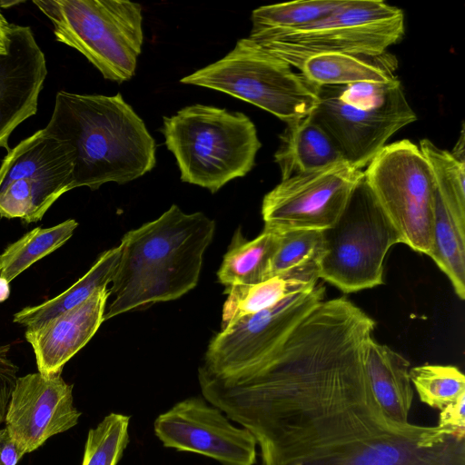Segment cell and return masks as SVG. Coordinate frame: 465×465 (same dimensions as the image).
Segmentation results:
<instances>
[{
	"label": "cell",
	"instance_id": "cell-15",
	"mask_svg": "<svg viewBox=\"0 0 465 465\" xmlns=\"http://www.w3.org/2000/svg\"><path fill=\"white\" fill-rule=\"evenodd\" d=\"M81 412L74 406L73 386L61 375L40 372L17 377L5 413V430L24 456L47 439L78 423Z\"/></svg>",
	"mask_w": 465,
	"mask_h": 465
},
{
	"label": "cell",
	"instance_id": "cell-23",
	"mask_svg": "<svg viewBox=\"0 0 465 465\" xmlns=\"http://www.w3.org/2000/svg\"><path fill=\"white\" fill-rule=\"evenodd\" d=\"M279 242V233L267 230L248 241L238 228L217 272L219 282L227 289L265 281Z\"/></svg>",
	"mask_w": 465,
	"mask_h": 465
},
{
	"label": "cell",
	"instance_id": "cell-20",
	"mask_svg": "<svg viewBox=\"0 0 465 465\" xmlns=\"http://www.w3.org/2000/svg\"><path fill=\"white\" fill-rule=\"evenodd\" d=\"M282 180L345 162L328 134L312 114L287 124L274 153Z\"/></svg>",
	"mask_w": 465,
	"mask_h": 465
},
{
	"label": "cell",
	"instance_id": "cell-4",
	"mask_svg": "<svg viewBox=\"0 0 465 465\" xmlns=\"http://www.w3.org/2000/svg\"><path fill=\"white\" fill-rule=\"evenodd\" d=\"M163 134L181 180L213 193L245 176L262 146L255 125L244 114L203 104L163 117Z\"/></svg>",
	"mask_w": 465,
	"mask_h": 465
},
{
	"label": "cell",
	"instance_id": "cell-24",
	"mask_svg": "<svg viewBox=\"0 0 465 465\" xmlns=\"http://www.w3.org/2000/svg\"><path fill=\"white\" fill-rule=\"evenodd\" d=\"M344 1L304 0L260 6L252 11L249 38L258 42L300 29L328 16Z\"/></svg>",
	"mask_w": 465,
	"mask_h": 465
},
{
	"label": "cell",
	"instance_id": "cell-12",
	"mask_svg": "<svg viewBox=\"0 0 465 465\" xmlns=\"http://www.w3.org/2000/svg\"><path fill=\"white\" fill-rule=\"evenodd\" d=\"M333 141L344 161L362 169L397 131L417 116L405 96L401 83L381 104L356 107L341 101L336 85L318 87V104L311 114Z\"/></svg>",
	"mask_w": 465,
	"mask_h": 465
},
{
	"label": "cell",
	"instance_id": "cell-8",
	"mask_svg": "<svg viewBox=\"0 0 465 465\" xmlns=\"http://www.w3.org/2000/svg\"><path fill=\"white\" fill-rule=\"evenodd\" d=\"M322 234L320 279L343 293L383 284L386 254L393 245L401 243L364 176L340 218Z\"/></svg>",
	"mask_w": 465,
	"mask_h": 465
},
{
	"label": "cell",
	"instance_id": "cell-29",
	"mask_svg": "<svg viewBox=\"0 0 465 465\" xmlns=\"http://www.w3.org/2000/svg\"><path fill=\"white\" fill-rule=\"evenodd\" d=\"M130 416L112 412L88 431L82 465H117L129 442Z\"/></svg>",
	"mask_w": 465,
	"mask_h": 465
},
{
	"label": "cell",
	"instance_id": "cell-36",
	"mask_svg": "<svg viewBox=\"0 0 465 465\" xmlns=\"http://www.w3.org/2000/svg\"><path fill=\"white\" fill-rule=\"evenodd\" d=\"M5 434H6L5 429L0 430V465H7L5 460L3 458V455H2V443H3V440L5 436Z\"/></svg>",
	"mask_w": 465,
	"mask_h": 465
},
{
	"label": "cell",
	"instance_id": "cell-9",
	"mask_svg": "<svg viewBox=\"0 0 465 465\" xmlns=\"http://www.w3.org/2000/svg\"><path fill=\"white\" fill-rule=\"evenodd\" d=\"M364 180L401 243L430 255L435 187L419 146L410 140L385 145L363 171Z\"/></svg>",
	"mask_w": 465,
	"mask_h": 465
},
{
	"label": "cell",
	"instance_id": "cell-14",
	"mask_svg": "<svg viewBox=\"0 0 465 465\" xmlns=\"http://www.w3.org/2000/svg\"><path fill=\"white\" fill-rule=\"evenodd\" d=\"M204 398L190 397L160 414L153 423L164 447L198 453L222 465H254L257 442Z\"/></svg>",
	"mask_w": 465,
	"mask_h": 465
},
{
	"label": "cell",
	"instance_id": "cell-28",
	"mask_svg": "<svg viewBox=\"0 0 465 465\" xmlns=\"http://www.w3.org/2000/svg\"><path fill=\"white\" fill-rule=\"evenodd\" d=\"M410 379L423 403L440 411L465 393V376L452 365L423 364L410 369Z\"/></svg>",
	"mask_w": 465,
	"mask_h": 465
},
{
	"label": "cell",
	"instance_id": "cell-27",
	"mask_svg": "<svg viewBox=\"0 0 465 465\" xmlns=\"http://www.w3.org/2000/svg\"><path fill=\"white\" fill-rule=\"evenodd\" d=\"M419 148L430 167L436 193L453 218L465 225V162L429 139L420 140Z\"/></svg>",
	"mask_w": 465,
	"mask_h": 465
},
{
	"label": "cell",
	"instance_id": "cell-35",
	"mask_svg": "<svg viewBox=\"0 0 465 465\" xmlns=\"http://www.w3.org/2000/svg\"><path fill=\"white\" fill-rule=\"evenodd\" d=\"M10 294L9 282L0 276V302L7 300Z\"/></svg>",
	"mask_w": 465,
	"mask_h": 465
},
{
	"label": "cell",
	"instance_id": "cell-3",
	"mask_svg": "<svg viewBox=\"0 0 465 465\" xmlns=\"http://www.w3.org/2000/svg\"><path fill=\"white\" fill-rule=\"evenodd\" d=\"M74 151V188L96 190L123 184L150 172L156 163L155 142L143 121L121 95L59 91L45 127Z\"/></svg>",
	"mask_w": 465,
	"mask_h": 465
},
{
	"label": "cell",
	"instance_id": "cell-33",
	"mask_svg": "<svg viewBox=\"0 0 465 465\" xmlns=\"http://www.w3.org/2000/svg\"><path fill=\"white\" fill-rule=\"evenodd\" d=\"M9 27L8 23L0 11V54L6 52L9 41Z\"/></svg>",
	"mask_w": 465,
	"mask_h": 465
},
{
	"label": "cell",
	"instance_id": "cell-19",
	"mask_svg": "<svg viewBox=\"0 0 465 465\" xmlns=\"http://www.w3.org/2000/svg\"><path fill=\"white\" fill-rule=\"evenodd\" d=\"M363 361L371 390L383 413L395 422H409L413 400L409 361L372 337L366 343Z\"/></svg>",
	"mask_w": 465,
	"mask_h": 465
},
{
	"label": "cell",
	"instance_id": "cell-10",
	"mask_svg": "<svg viewBox=\"0 0 465 465\" xmlns=\"http://www.w3.org/2000/svg\"><path fill=\"white\" fill-rule=\"evenodd\" d=\"M74 151L65 140L36 131L7 152L0 165V216L40 221L74 189Z\"/></svg>",
	"mask_w": 465,
	"mask_h": 465
},
{
	"label": "cell",
	"instance_id": "cell-5",
	"mask_svg": "<svg viewBox=\"0 0 465 465\" xmlns=\"http://www.w3.org/2000/svg\"><path fill=\"white\" fill-rule=\"evenodd\" d=\"M56 41L80 52L103 76L122 83L134 74L143 41L142 6L124 0H34Z\"/></svg>",
	"mask_w": 465,
	"mask_h": 465
},
{
	"label": "cell",
	"instance_id": "cell-30",
	"mask_svg": "<svg viewBox=\"0 0 465 465\" xmlns=\"http://www.w3.org/2000/svg\"><path fill=\"white\" fill-rule=\"evenodd\" d=\"M279 235V246L271 261L267 279L309 260L322 258V231L300 229Z\"/></svg>",
	"mask_w": 465,
	"mask_h": 465
},
{
	"label": "cell",
	"instance_id": "cell-17",
	"mask_svg": "<svg viewBox=\"0 0 465 465\" xmlns=\"http://www.w3.org/2000/svg\"><path fill=\"white\" fill-rule=\"evenodd\" d=\"M108 288L96 291L83 303L52 318L36 329H26L38 372L61 375L64 364L95 334L104 321Z\"/></svg>",
	"mask_w": 465,
	"mask_h": 465
},
{
	"label": "cell",
	"instance_id": "cell-25",
	"mask_svg": "<svg viewBox=\"0 0 465 465\" xmlns=\"http://www.w3.org/2000/svg\"><path fill=\"white\" fill-rule=\"evenodd\" d=\"M430 257L465 298V225L459 223L435 192L433 243Z\"/></svg>",
	"mask_w": 465,
	"mask_h": 465
},
{
	"label": "cell",
	"instance_id": "cell-21",
	"mask_svg": "<svg viewBox=\"0 0 465 465\" xmlns=\"http://www.w3.org/2000/svg\"><path fill=\"white\" fill-rule=\"evenodd\" d=\"M396 57L386 52L378 56L324 54L303 62L301 74L317 86L358 83L387 84L398 79Z\"/></svg>",
	"mask_w": 465,
	"mask_h": 465
},
{
	"label": "cell",
	"instance_id": "cell-13",
	"mask_svg": "<svg viewBox=\"0 0 465 465\" xmlns=\"http://www.w3.org/2000/svg\"><path fill=\"white\" fill-rule=\"evenodd\" d=\"M324 295L325 287L317 283L221 328L210 341L198 371L225 373L262 359L280 346Z\"/></svg>",
	"mask_w": 465,
	"mask_h": 465
},
{
	"label": "cell",
	"instance_id": "cell-6",
	"mask_svg": "<svg viewBox=\"0 0 465 465\" xmlns=\"http://www.w3.org/2000/svg\"><path fill=\"white\" fill-rule=\"evenodd\" d=\"M180 82L228 94L286 124L309 115L318 104L319 86L249 37L238 40L224 57Z\"/></svg>",
	"mask_w": 465,
	"mask_h": 465
},
{
	"label": "cell",
	"instance_id": "cell-11",
	"mask_svg": "<svg viewBox=\"0 0 465 465\" xmlns=\"http://www.w3.org/2000/svg\"><path fill=\"white\" fill-rule=\"evenodd\" d=\"M363 176L362 170L341 162L282 180L262 200L263 230L282 233L330 228Z\"/></svg>",
	"mask_w": 465,
	"mask_h": 465
},
{
	"label": "cell",
	"instance_id": "cell-34",
	"mask_svg": "<svg viewBox=\"0 0 465 465\" xmlns=\"http://www.w3.org/2000/svg\"><path fill=\"white\" fill-rule=\"evenodd\" d=\"M450 153L459 161L465 162V156H464V153H465V151H464V130H463V127L461 129V132H460V138H459L457 143L455 144L452 152H450Z\"/></svg>",
	"mask_w": 465,
	"mask_h": 465
},
{
	"label": "cell",
	"instance_id": "cell-1",
	"mask_svg": "<svg viewBox=\"0 0 465 465\" xmlns=\"http://www.w3.org/2000/svg\"><path fill=\"white\" fill-rule=\"evenodd\" d=\"M375 326L346 297L323 300L262 359L198 371L202 394L253 435L262 465H465V438L381 411L363 361Z\"/></svg>",
	"mask_w": 465,
	"mask_h": 465
},
{
	"label": "cell",
	"instance_id": "cell-37",
	"mask_svg": "<svg viewBox=\"0 0 465 465\" xmlns=\"http://www.w3.org/2000/svg\"><path fill=\"white\" fill-rule=\"evenodd\" d=\"M23 1H0V7L8 8L13 5L21 4Z\"/></svg>",
	"mask_w": 465,
	"mask_h": 465
},
{
	"label": "cell",
	"instance_id": "cell-7",
	"mask_svg": "<svg viewBox=\"0 0 465 465\" xmlns=\"http://www.w3.org/2000/svg\"><path fill=\"white\" fill-rule=\"evenodd\" d=\"M404 30L401 9L381 0H345L313 24L255 43L300 69L318 54L381 55L402 38Z\"/></svg>",
	"mask_w": 465,
	"mask_h": 465
},
{
	"label": "cell",
	"instance_id": "cell-26",
	"mask_svg": "<svg viewBox=\"0 0 465 465\" xmlns=\"http://www.w3.org/2000/svg\"><path fill=\"white\" fill-rule=\"evenodd\" d=\"M78 226L74 219L48 228L36 227L0 254V276L11 282L38 260L64 245Z\"/></svg>",
	"mask_w": 465,
	"mask_h": 465
},
{
	"label": "cell",
	"instance_id": "cell-32",
	"mask_svg": "<svg viewBox=\"0 0 465 465\" xmlns=\"http://www.w3.org/2000/svg\"><path fill=\"white\" fill-rule=\"evenodd\" d=\"M437 426L450 434L465 437V393L440 410Z\"/></svg>",
	"mask_w": 465,
	"mask_h": 465
},
{
	"label": "cell",
	"instance_id": "cell-31",
	"mask_svg": "<svg viewBox=\"0 0 465 465\" xmlns=\"http://www.w3.org/2000/svg\"><path fill=\"white\" fill-rule=\"evenodd\" d=\"M8 345L0 346V423L5 421L7 405L17 379L18 368L8 357Z\"/></svg>",
	"mask_w": 465,
	"mask_h": 465
},
{
	"label": "cell",
	"instance_id": "cell-2",
	"mask_svg": "<svg viewBox=\"0 0 465 465\" xmlns=\"http://www.w3.org/2000/svg\"><path fill=\"white\" fill-rule=\"evenodd\" d=\"M214 232L213 219L201 212L185 213L175 204L127 232L119 244L120 260L109 289L114 299L104 321L193 290Z\"/></svg>",
	"mask_w": 465,
	"mask_h": 465
},
{
	"label": "cell",
	"instance_id": "cell-16",
	"mask_svg": "<svg viewBox=\"0 0 465 465\" xmlns=\"http://www.w3.org/2000/svg\"><path fill=\"white\" fill-rule=\"evenodd\" d=\"M46 74L45 57L32 29L10 24L7 49L0 54V148L8 152L13 131L36 114Z\"/></svg>",
	"mask_w": 465,
	"mask_h": 465
},
{
	"label": "cell",
	"instance_id": "cell-22",
	"mask_svg": "<svg viewBox=\"0 0 465 465\" xmlns=\"http://www.w3.org/2000/svg\"><path fill=\"white\" fill-rule=\"evenodd\" d=\"M120 260V246L104 252L90 270L75 283L54 298L25 307L14 315L15 323L36 329L52 318L83 303L96 291L112 282Z\"/></svg>",
	"mask_w": 465,
	"mask_h": 465
},
{
	"label": "cell",
	"instance_id": "cell-18",
	"mask_svg": "<svg viewBox=\"0 0 465 465\" xmlns=\"http://www.w3.org/2000/svg\"><path fill=\"white\" fill-rule=\"evenodd\" d=\"M320 260L315 258L282 272L262 282L224 290L221 328L249 314L270 308L285 298L312 289L320 279Z\"/></svg>",
	"mask_w": 465,
	"mask_h": 465
}]
</instances>
